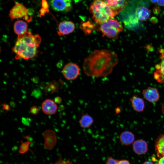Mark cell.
Segmentation results:
<instances>
[{"instance_id": "cell-1", "label": "cell", "mask_w": 164, "mask_h": 164, "mask_svg": "<svg viewBox=\"0 0 164 164\" xmlns=\"http://www.w3.org/2000/svg\"><path fill=\"white\" fill-rule=\"evenodd\" d=\"M118 61L117 55L111 50H95L84 59L83 68L88 76L105 77L111 73Z\"/></svg>"}, {"instance_id": "cell-2", "label": "cell", "mask_w": 164, "mask_h": 164, "mask_svg": "<svg viewBox=\"0 0 164 164\" xmlns=\"http://www.w3.org/2000/svg\"><path fill=\"white\" fill-rule=\"evenodd\" d=\"M41 39L39 34L33 35L28 31L23 35L18 36L12 50L15 54V59L29 60L35 57Z\"/></svg>"}, {"instance_id": "cell-3", "label": "cell", "mask_w": 164, "mask_h": 164, "mask_svg": "<svg viewBox=\"0 0 164 164\" xmlns=\"http://www.w3.org/2000/svg\"><path fill=\"white\" fill-rule=\"evenodd\" d=\"M92 19L98 24L112 18L116 14L104 0H94L90 8Z\"/></svg>"}, {"instance_id": "cell-4", "label": "cell", "mask_w": 164, "mask_h": 164, "mask_svg": "<svg viewBox=\"0 0 164 164\" xmlns=\"http://www.w3.org/2000/svg\"><path fill=\"white\" fill-rule=\"evenodd\" d=\"M100 25L99 30L103 36L110 38L117 39L119 33L123 29L121 23L114 19H110Z\"/></svg>"}, {"instance_id": "cell-5", "label": "cell", "mask_w": 164, "mask_h": 164, "mask_svg": "<svg viewBox=\"0 0 164 164\" xmlns=\"http://www.w3.org/2000/svg\"><path fill=\"white\" fill-rule=\"evenodd\" d=\"M29 11L25 6L15 2V5L10 10L9 17L12 20L23 18L26 21H29Z\"/></svg>"}, {"instance_id": "cell-6", "label": "cell", "mask_w": 164, "mask_h": 164, "mask_svg": "<svg viewBox=\"0 0 164 164\" xmlns=\"http://www.w3.org/2000/svg\"><path fill=\"white\" fill-rule=\"evenodd\" d=\"M80 72L78 65L72 63L66 64L64 67L62 71L64 77L68 80H73L76 79L79 75Z\"/></svg>"}, {"instance_id": "cell-7", "label": "cell", "mask_w": 164, "mask_h": 164, "mask_svg": "<svg viewBox=\"0 0 164 164\" xmlns=\"http://www.w3.org/2000/svg\"><path fill=\"white\" fill-rule=\"evenodd\" d=\"M50 3L56 11L67 12L72 8V0H50Z\"/></svg>"}, {"instance_id": "cell-8", "label": "cell", "mask_w": 164, "mask_h": 164, "mask_svg": "<svg viewBox=\"0 0 164 164\" xmlns=\"http://www.w3.org/2000/svg\"><path fill=\"white\" fill-rule=\"evenodd\" d=\"M43 136L44 139V147L49 150L53 149L57 141L56 132L52 130H46L43 132Z\"/></svg>"}, {"instance_id": "cell-9", "label": "cell", "mask_w": 164, "mask_h": 164, "mask_svg": "<svg viewBox=\"0 0 164 164\" xmlns=\"http://www.w3.org/2000/svg\"><path fill=\"white\" fill-rule=\"evenodd\" d=\"M116 15L125 9L129 0H104Z\"/></svg>"}, {"instance_id": "cell-10", "label": "cell", "mask_w": 164, "mask_h": 164, "mask_svg": "<svg viewBox=\"0 0 164 164\" xmlns=\"http://www.w3.org/2000/svg\"><path fill=\"white\" fill-rule=\"evenodd\" d=\"M75 29V24L72 22L63 21L59 24L57 33L60 36H64L72 33Z\"/></svg>"}, {"instance_id": "cell-11", "label": "cell", "mask_w": 164, "mask_h": 164, "mask_svg": "<svg viewBox=\"0 0 164 164\" xmlns=\"http://www.w3.org/2000/svg\"><path fill=\"white\" fill-rule=\"evenodd\" d=\"M142 94L144 97L150 103L156 102L160 98V95L158 90L154 87H148L143 91Z\"/></svg>"}, {"instance_id": "cell-12", "label": "cell", "mask_w": 164, "mask_h": 164, "mask_svg": "<svg viewBox=\"0 0 164 164\" xmlns=\"http://www.w3.org/2000/svg\"><path fill=\"white\" fill-rule=\"evenodd\" d=\"M43 112L47 115H52L57 111L58 107L54 101L50 99L44 100L41 104Z\"/></svg>"}, {"instance_id": "cell-13", "label": "cell", "mask_w": 164, "mask_h": 164, "mask_svg": "<svg viewBox=\"0 0 164 164\" xmlns=\"http://www.w3.org/2000/svg\"><path fill=\"white\" fill-rule=\"evenodd\" d=\"M133 149L134 152L138 155L145 154L148 150L147 142L143 139L137 140L133 145Z\"/></svg>"}, {"instance_id": "cell-14", "label": "cell", "mask_w": 164, "mask_h": 164, "mask_svg": "<svg viewBox=\"0 0 164 164\" xmlns=\"http://www.w3.org/2000/svg\"><path fill=\"white\" fill-rule=\"evenodd\" d=\"M132 106L134 110L137 112L143 111L145 108V104L143 100L136 95H134L130 99Z\"/></svg>"}, {"instance_id": "cell-15", "label": "cell", "mask_w": 164, "mask_h": 164, "mask_svg": "<svg viewBox=\"0 0 164 164\" xmlns=\"http://www.w3.org/2000/svg\"><path fill=\"white\" fill-rule=\"evenodd\" d=\"M28 26L26 22L22 20L15 21L13 25V30L18 36L21 35L27 32Z\"/></svg>"}, {"instance_id": "cell-16", "label": "cell", "mask_w": 164, "mask_h": 164, "mask_svg": "<svg viewBox=\"0 0 164 164\" xmlns=\"http://www.w3.org/2000/svg\"><path fill=\"white\" fill-rule=\"evenodd\" d=\"M155 149L158 157L161 158L164 156V133L160 134L156 139Z\"/></svg>"}, {"instance_id": "cell-17", "label": "cell", "mask_w": 164, "mask_h": 164, "mask_svg": "<svg viewBox=\"0 0 164 164\" xmlns=\"http://www.w3.org/2000/svg\"><path fill=\"white\" fill-rule=\"evenodd\" d=\"M119 139L122 144L128 145L133 142L135 139V136L134 134L130 131H125L120 135Z\"/></svg>"}, {"instance_id": "cell-18", "label": "cell", "mask_w": 164, "mask_h": 164, "mask_svg": "<svg viewBox=\"0 0 164 164\" xmlns=\"http://www.w3.org/2000/svg\"><path fill=\"white\" fill-rule=\"evenodd\" d=\"M151 14L150 10L146 7L141 6L136 10L135 15L139 21H143L147 19Z\"/></svg>"}, {"instance_id": "cell-19", "label": "cell", "mask_w": 164, "mask_h": 164, "mask_svg": "<svg viewBox=\"0 0 164 164\" xmlns=\"http://www.w3.org/2000/svg\"><path fill=\"white\" fill-rule=\"evenodd\" d=\"M156 70L154 73L155 79L158 82L164 83V63H161L155 66Z\"/></svg>"}, {"instance_id": "cell-20", "label": "cell", "mask_w": 164, "mask_h": 164, "mask_svg": "<svg viewBox=\"0 0 164 164\" xmlns=\"http://www.w3.org/2000/svg\"><path fill=\"white\" fill-rule=\"evenodd\" d=\"M94 122L93 118L88 114L83 115L79 121L80 125L81 127L84 128L90 127Z\"/></svg>"}, {"instance_id": "cell-21", "label": "cell", "mask_w": 164, "mask_h": 164, "mask_svg": "<svg viewBox=\"0 0 164 164\" xmlns=\"http://www.w3.org/2000/svg\"><path fill=\"white\" fill-rule=\"evenodd\" d=\"M60 82L53 81L50 82L45 87L44 92L46 94H53L58 91L60 86Z\"/></svg>"}, {"instance_id": "cell-22", "label": "cell", "mask_w": 164, "mask_h": 164, "mask_svg": "<svg viewBox=\"0 0 164 164\" xmlns=\"http://www.w3.org/2000/svg\"><path fill=\"white\" fill-rule=\"evenodd\" d=\"M80 28L86 34H90L94 29L95 26L90 21L82 22L80 26Z\"/></svg>"}, {"instance_id": "cell-23", "label": "cell", "mask_w": 164, "mask_h": 164, "mask_svg": "<svg viewBox=\"0 0 164 164\" xmlns=\"http://www.w3.org/2000/svg\"><path fill=\"white\" fill-rule=\"evenodd\" d=\"M27 141L21 142V144L19 150V153L20 154L24 153L29 150V145L31 142L28 140L27 138Z\"/></svg>"}, {"instance_id": "cell-24", "label": "cell", "mask_w": 164, "mask_h": 164, "mask_svg": "<svg viewBox=\"0 0 164 164\" xmlns=\"http://www.w3.org/2000/svg\"><path fill=\"white\" fill-rule=\"evenodd\" d=\"M42 8L40 10L39 16H43L47 13L49 12V5L47 0H42Z\"/></svg>"}, {"instance_id": "cell-25", "label": "cell", "mask_w": 164, "mask_h": 164, "mask_svg": "<svg viewBox=\"0 0 164 164\" xmlns=\"http://www.w3.org/2000/svg\"><path fill=\"white\" fill-rule=\"evenodd\" d=\"M30 111L32 114L36 115L39 113V108L37 106H33L31 107Z\"/></svg>"}, {"instance_id": "cell-26", "label": "cell", "mask_w": 164, "mask_h": 164, "mask_svg": "<svg viewBox=\"0 0 164 164\" xmlns=\"http://www.w3.org/2000/svg\"><path fill=\"white\" fill-rule=\"evenodd\" d=\"M118 161L112 157H110L107 159L106 164H117Z\"/></svg>"}, {"instance_id": "cell-27", "label": "cell", "mask_w": 164, "mask_h": 164, "mask_svg": "<svg viewBox=\"0 0 164 164\" xmlns=\"http://www.w3.org/2000/svg\"><path fill=\"white\" fill-rule=\"evenodd\" d=\"M159 52L161 54L160 58L161 60V63H164V48L160 50Z\"/></svg>"}, {"instance_id": "cell-28", "label": "cell", "mask_w": 164, "mask_h": 164, "mask_svg": "<svg viewBox=\"0 0 164 164\" xmlns=\"http://www.w3.org/2000/svg\"><path fill=\"white\" fill-rule=\"evenodd\" d=\"M117 164H130L128 161L123 159L118 160Z\"/></svg>"}, {"instance_id": "cell-29", "label": "cell", "mask_w": 164, "mask_h": 164, "mask_svg": "<svg viewBox=\"0 0 164 164\" xmlns=\"http://www.w3.org/2000/svg\"><path fill=\"white\" fill-rule=\"evenodd\" d=\"M54 101L56 104H60L62 101V99L59 97H57L55 98Z\"/></svg>"}, {"instance_id": "cell-30", "label": "cell", "mask_w": 164, "mask_h": 164, "mask_svg": "<svg viewBox=\"0 0 164 164\" xmlns=\"http://www.w3.org/2000/svg\"><path fill=\"white\" fill-rule=\"evenodd\" d=\"M156 5L160 6H164V0H158Z\"/></svg>"}, {"instance_id": "cell-31", "label": "cell", "mask_w": 164, "mask_h": 164, "mask_svg": "<svg viewBox=\"0 0 164 164\" xmlns=\"http://www.w3.org/2000/svg\"><path fill=\"white\" fill-rule=\"evenodd\" d=\"M158 164H164V156L160 158L158 161Z\"/></svg>"}, {"instance_id": "cell-32", "label": "cell", "mask_w": 164, "mask_h": 164, "mask_svg": "<svg viewBox=\"0 0 164 164\" xmlns=\"http://www.w3.org/2000/svg\"><path fill=\"white\" fill-rule=\"evenodd\" d=\"M153 11L155 14H158L159 12V9L158 7H155L154 8Z\"/></svg>"}, {"instance_id": "cell-33", "label": "cell", "mask_w": 164, "mask_h": 164, "mask_svg": "<svg viewBox=\"0 0 164 164\" xmlns=\"http://www.w3.org/2000/svg\"><path fill=\"white\" fill-rule=\"evenodd\" d=\"M63 164H73L70 161H63Z\"/></svg>"}, {"instance_id": "cell-34", "label": "cell", "mask_w": 164, "mask_h": 164, "mask_svg": "<svg viewBox=\"0 0 164 164\" xmlns=\"http://www.w3.org/2000/svg\"><path fill=\"white\" fill-rule=\"evenodd\" d=\"M150 1L152 3L156 5L158 0H150Z\"/></svg>"}, {"instance_id": "cell-35", "label": "cell", "mask_w": 164, "mask_h": 164, "mask_svg": "<svg viewBox=\"0 0 164 164\" xmlns=\"http://www.w3.org/2000/svg\"><path fill=\"white\" fill-rule=\"evenodd\" d=\"M143 164H154L153 163L150 161H146L143 163Z\"/></svg>"}]
</instances>
